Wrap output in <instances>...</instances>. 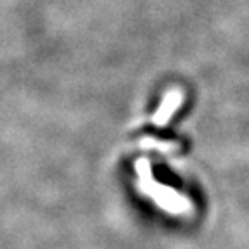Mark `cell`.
Returning <instances> with one entry per match:
<instances>
[{
	"mask_svg": "<svg viewBox=\"0 0 249 249\" xmlns=\"http://www.w3.org/2000/svg\"><path fill=\"white\" fill-rule=\"evenodd\" d=\"M135 166L140 175V189L147 196H151L163 210H168L171 213H185L191 208L189 201L177 194L173 189L164 185H158L156 182H152L151 171H149V163L145 160L137 161Z\"/></svg>",
	"mask_w": 249,
	"mask_h": 249,
	"instance_id": "obj_1",
	"label": "cell"
},
{
	"mask_svg": "<svg viewBox=\"0 0 249 249\" xmlns=\"http://www.w3.org/2000/svg\"><path fill=\"white\" fill-rule=\"evenodd\" d=\"M182 101H183V95H182V92H178V90H173V92L168 93L166 97H164L163 104H161L160 111L156 113L154 123L158 124V126H163V124L171 118V114L175 113V109L182 104Z\"/></svg>",
	"mask_w": 249,
	"mask_h": 249,
	"instance_id": "obj_2",
	"label": "cell"
},
{
	"mask_svg": "<svg viewBox=\"0 0 249 249\" xmlns=\"http://www.w3.org/2000/svg\"><path fill=\"white\" fill-rule=\"evenodd\" d=\"M142 147H156V149H161V151L168 152L171 149H177V144H171V142H158V140L151 139V137H145L142 142H140Z\"/></svg>",
	"mask_w": 249,
	"mask_h": 249,
	"instance_id": "obj_3",
	"label": "cell"
}]
</instances>
